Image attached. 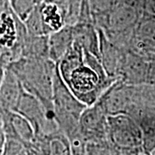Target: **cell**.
I'll return each mask as SVG.
<instances>
[{
  "label": "cell",
  "instance_id": "ac0fdd59",
  "mask_svg": "<svg viewBox=\"0 0 155 155\" xmlns=\"http://www.w3.org/2000/svg\"><path fill=\"white\" fill-rule=\"evenodd\" d=\"M44 0H9L10 6L14 14L22 22H24L32 11Z\"/></svg>",
  "mask_w": 155,
  "mask_h": 155
},
{
  "label": "cell",
  "instance_id": "4316f807",
  "mask_svg": "<svg viewBox=\"0 0 155 155\" xmlns=\"http://www.w3.org/2000/svg\"><path fill=\"white\" fill-rule=\"evenodd\" d=\"M1 54H2V50L0 48V56H1Z\"/></svg>",
  "mask_w": 155,
  "mask_h": 155
},
{
  "label": "cell",
  "instance_id": "603a6c76",
  "mask_svg": "<svg viewBox=\"0 0 155 155\" xmlns=\"http://www.w3.org/2000/svg\"><path fill=\"white\" fill-rule=\"evenodd\" d=\"M50 2L55 3L58 5L61 6L63 8H65L67 11V0H48Z\"/></svg>",
  "mask_w": 155,
  "mask_h": 155
},
{
  "label": "cell",
  "instance_id": "cb8c5ba5",
  "mask_svg": "<svg viewBox=\"0 0 155 155\" xmlns=\"http://www.w3.org/2000/svg\"><path fill=\"white\" fill-rule=\"evenodd\" d=\"M146 11L154 13L155 14V3H148L147 1V6H146Z\"/></svg>",
  "mask_w": 155,
  "mask_h": 155
},
{
  "label": "cell",
  "instance_id": "5b68a950",
  "mask_svg": "<svg viewBox=\"0 0 155 155\" xmlns=\"http://www.w3.org/2000/svg\"><path fill=\"white\" fill-rule=\"evenodd\" d=\"M15 112L25 117L33 126L35 137L59 130L54 115L50 114L41 102L23 89L21 99Z\"/></svg>",
  "mask_w": 155,
  "mask_h": 155
},
{
  "label": "cell",
  "instance_id": "d6986e66",
  "mask_svg": "<svg viewBox=\"0 0 155 155\" xmlns=\"http://www.w3.org/2000/svg\"><path fill=\"white\" fill-rule=\"evenodd\" d=\"M2 155H38L33 148L21 140L15 138L6 137L5 149Z\"/></svg>",
  "mask_w": 155,
  "mask_h": 155
},
{
  "label": "cell",
  "instance_id": "7402d4cb",
  "mask_svg": "<svg viewBox=\"0 0 155 155\" xmlns=\"http://www.w3.org/2000/svg\"><path fill=\"white\" fill-rule=\"evenodd\" d=\"M8 67H9V63L1 54L0 56V86L5 79L6 72L8 70Z\"/></svg>",
  "mask_w": 155,
  "mask_h": 155
},
{
  "label": "cell",
  "instance_id": "484cf974",
  "mask_svg": "<svg viewBox=\"0 0 155 155\" xmlns=\"http://www.w3.org/2000/svg\"><path fill=\"white\" fill-rule=\"evenodd\" d=\"M148 3H155V0H147Z\"/></svg>",
  "mask_w": 155,
  "mask_h": 155
},
{
  "label": "cell",
  "instance_id": "44dd1931",
  "mask_svg": "<svg viewBox=\"0 0 155 155\" xmlns=\"http://www.w3.org/2000/svg\"><path fill=\"white\" fill-rule=\"evenodd\" d=\"M6 142V134L4 126L3 118L0 117V155L3 154V152L5 149V146Z\"/></svg>",
  "mask_w": 155,
  "mask_h": 155
},
{
  "label": "cell",
  "instance_id": "5bb4252c",
  "mask_svg": "<svg viewBox=\"0 0 155 155\" xmlns=\"http://www.w3.org/2000/svg\"><path fill=\"white\" fill-rule=\"evenodd\" d=\"M39 10L47 35L59 31L67 25V11L65 8L44 0L39 6Z\"/></svg>",
  "mask_w": 155,
  "mask_h": 155
},
{
  "label": "cell",
  "instance_id": "ffe728a7",
  "mask_svg": "<svg viewBox=\"0 0 155 155\" xmlns=\"http://www.w3.org/2000/svg\"><path fill=\"white\" fill-rule=\"evenodd\" d=\"M85 151L87 155H121L120 151L109 140L88 142Z\"/></svg>",
  "mask_w": 155,
  "mask_h": 155
},
{
  "label": "cell",
  "instance_id": "6da1fadb",
  "mask_svg": "<svg viewBox=\"0 0 155 155\" xmlns=\"http://www.w3.org/2000/svg\"><path fill=\"white\" fill-rule=\"evenodd\" d=\"M57 69L72 94L87 107L97 104L116 82L108 76L98 57L75 43L57 64Z\"/></svg>",
  "mask_w": 155,
  "mask_h": 155
},
{
  "label": "cell",
  "instance_id": "9a60e30c",
  "mask_svg": "<svg viewBox=\"0 0 155 155\" xmlns=\"http://www.w3.org/2000/svg\"><path fill=\"white\" fill-rule=\"evenodd\" d=\"M73 45L72 26L66 25L59 31L48 35V58L58 64Z\"/></svg>",
  "mask_w": 155,
  "mask_h": 155
},
{
  "label": "cell",
  "instance_id": "52a82bcc",
  "mask_svg": "<svg viewBox=\"0 0 155 155\" xmlns=\"http://www.w3.org/2000/svg\"><path fill=\"white\" fill-rule=\"evenodd\" d=\"M149 67V55L127 50L121 69L120 81L130 85L147 84Z\"/></svg>",
  "mask_w": 155,
  "mask_h": 155
},
{
  "label": "cell",
  "instance_id": "8992f818",
  "mask_svg": "<svg viewBox=\"0 0 155 155\" xmlns=\"http://www.w3.org/2000/svg\"><path fill=\"white\" fill-rule=\"evenodd\" d=\"M78 129L85 143L109 140L108 116L98 103L86 107L79 118Z\"/></svg>",
  "mask_w": 155,
  "mask_h": 155
},
{
  "label": "cell",
  "instance_id": "e0dca14e",
  "mask_svg": "<svg viewBox=\"0 0 155 155\" xmlns=\"http://www.w3.org/2000/svg\"><path fill=\"white\" fill-rule=\"evenodd\" d=\"M21 58L49 59L48 36H34L28 35L22 45Z\"/></svg>",
  "mask_w": 155,
  "mask_h": 155
},
{
  "label": "cell",
  "instance_id": "8fae6325",
  "mask_svg": "<svg viewBox=\"0 0 155 155\" xmlns=\"http://www.w3.org/2000/svg\"><path fill=\"white\" fill-rule=\"evenodd\" d=\"M2 118L6 137L17 139L28 146H33L35 132L25 117L14 111H4Z\"/></svg>",
  "mask_w": 155,
  "mask_h": 155
},
{
  "label": "cell",
  "instance_id": "30bf717a",
  "mask_svg": "<svg viewBox=\"0 0 155 155\" xmlns=\"http://www.w3.org/2000/svg\"><path fill=\"white\" fill-rule=\"evenodd\" d=\"M33 148L38 155H74L70 140L61 129L36 136Z\"/></svg>",
  "mask_w": 155,
  "mask_h": 155
},
{
  "label": "cell",
  "instance_id": "2e32d148",
  "mask_svg": "<svg viewBox=\"0 0 155 155\" xmlns=\"http://www.w3.org/2000/svg\"><path fill=\"white\" fill-rule=\"evenodd\" d=\"M90 14L95 26L99 29L105 27L108 17L119 0H87Z\"/></svg>",
  "mask_w": 155,
  "mask_h": 155
},
{
  "label": "cell",
  "instance_id": "d4e9b609",
  "mask_svg": "<svg viewBox=\"0 0 155 155\" xmlns=\"http://www.w3.org/2000/svg\"><path fill=\"white\" fill-rule=\"evenodd\" d=\"M140 155H153V154H152V153H147L145 150H143V151L140 153Z\"/></svg>",
  "mask_w": 155,
  "mask_h": 155
},
{
  "label": "cell",
  "instance_id": "7c38bea8",
  "mask_svg": "<svg viewBox=\"0 0 155 155\" xmlns=\"http://www.w3.org/2000/svg\"><path fill=\"white\" fill-rule=\"evenodd\" d=\"M73 43L99 58L100 35L92 22H77L72 26Z\"/></svg>",
  "mask_w": 155,
  "mask_h": 155
},
{
  "label": "cell",
  "instance_id": "4fadbf2b",
  "mask_svg": "<svg viewBox=\"0 0 155 155\" xmlns=\"http://www.w3.org/2000/svg\"><path fill=\"white\" fill-rule=\"evenodd\" d=\"M23 88L17 77L7 70L5 79L0 86V105L4 111H16L21 99Z\"/></svg>",
  "mask_w": 155,
  "mask_h": 155
},
{
  "label": "cell",
  "instance_id": "ba28073f",
  "mask_svg": "<svg viewBox=\"0 0 155 155\" xmlns=\"http://www.w3.org/2000/svg\"><path fill=\"white\" fill-rule=\"evenodd\" d=\"M130 50L155 55V14L145 11L134 29Z\"/></svg>",
  "mask_w": 155,
  "mask_h": 155
},
{
  "label": "cell",
  "instance_id": "7a4b0ae2",
  "mask_svg": "<svg viewBox=\"0 0 155 155\" xmlns=\"http://www.w3.org/2000/svg\"><path fill=\"white\" fill-rule=\"evenodd\" d=\"M56 67L57 64L49 59L29 58H20L8 67L19 79L22 88L38 98L54 116L53 89Z\"/></svg>",
  "mask_w": 155,
  "mask_h": 155
},
{
  "label": "cell",
  "instance_id": "9c48e42d",
  "mask_svg": "<svg viewBox=\"0 0 155 155\" xmlns=\"http://www.w3.org/2000/svg\"><path fill=\"white\" fill-rule=\"evenodd\" d=\"M100 35L99 60L108 76L120 80V73L127 50L114 44L106 37L103 30L98 28Z\"/></svg>",
  "mask_w": 155,
  "mask_h": 155
},
{
  "label": "cell",
  "instance_id": "277c9868",
  "mask_svg": "<svg viewBox=\"0 0 155 155\" xmlns=\"http://www.w3.org/2000/svg\"><path fill=\"white\" fill-rule=\"evenodd\" d=\"M108 138L119 151L143 148L142 131L137 121L129 115L108 116Z\"/></svg>",
  "mask_w": 155,
  "mask_h": 155
},
{
  "label": "cell",
  "instance_id": "3957f363",
  "mask_svg": "<svg viewBox=\"0 0 155 155\" xmlns=\"http://www.w3.org/2000/svg\"><path fill=\"white\" fill-rule=\"evenodd\" d=\"M53 105L58 127L69 140L80 136L79 118L87 106L72 94L62 80L56 67L53 89Z\"/></svg>",
  "mask_w": 155,
  "mask_h": 155
}]
</instances>
